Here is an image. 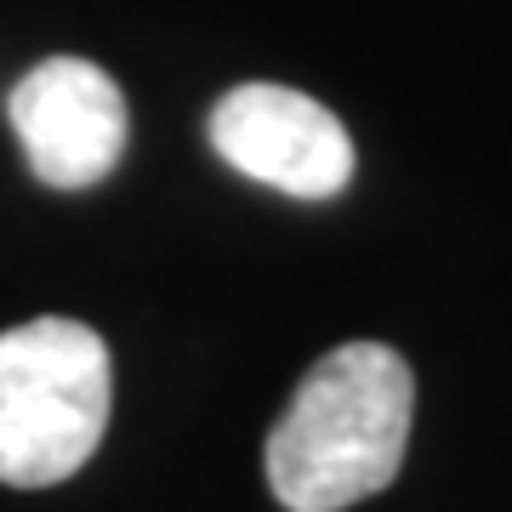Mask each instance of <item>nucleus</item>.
<instances>
[{"instance_id":"nucleus-1","label":"nucleus","mask_w":512,"mask_h":512,"mask_svg":"<svg viewBox=\"0 0 512 512\" xmlns=\"http://www.w3.org/2000/svg\"><path fill=\"white\" fill-rule=\"evenodd\" d=\"M416 376L387 342H342L302 376L268 433V490L285 512H348L399 478Z\"/></svg>"},{"instance_id":"nucleus-2","label":"nucleus","mask_w":512,"mask_h":512,"mask_svg":"<svg viewBox=\"0 0 512 512\" xmlns=\"http://www.w3.org/2000/svg\"><path fill=\"white\" fill-rule=\"evenodd\" d=\"M114 365L92 325L29 319L0 330V484L46 490L103 444Z\"/></svg>"},{"instance_id":"nucleus-3","label":"nucleus","mask_w":512,"mask_h":512,"mask_svg":"<svg viewBox=\"0 0 512 512\" xmlns=\"http://www.w3.org/2000/svg\"><path fill=\"white\" fill-rule=\"evenodd\" d=\"M211 148L239 177L291 200H330L353 177V137L342 120L291 86H234L211 109Z\"/></svg>"},{"instance_id":"nucleus-4","label":"nucleus","mask_w":512,"mask_h":512,"mask_svg":"<svg viewBox=\"0 0 512 512\" xmlns=\"http://www.w3.org/2000/svg\"><path fill=\"white\" fill-rule=\"evenodd\" d=\"M29 171L46 188H92L126 154V97L86 57H46L6 103Z\"/></svg>"}]
</instances>
